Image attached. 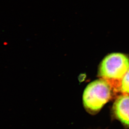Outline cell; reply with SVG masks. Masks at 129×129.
Masks as SVG:
<instances>
[{
	"label": "cell",
	"instance_id": "obj_1",
	"mask_svg": "<svg viewBox=\"0 0 129 129\" xmlns=\"http://www.w3.org/2000/svg\"><path fill=\"white\" fill-rule=\"evenodd\" d=\"M110 84L102 79L92 81L86 86L83 95L84 107L90 114L94 115L111 98Z\"/></svg>",
	"mask_w": 129,
	"mask_h": 129
},
{
	"label": "cell",
	"instance_id": "obj_3",
	"mask_svg": "<svg viewBox=\"0 0 129 129\" xmlns=\"http://www.w3.org/2000/svg\"><path fill=\"white\" fill-rule=\"evenodd\" d=\"M113 117L120 121L126 128H129V95L118 98L112 108Z\"/></svg>",
	"mask_w": 129,
	"mask_h": 129
},
{
	"label": "cell",
	"instance_id": "obj_2",
	"mask_svg": "<svg viewBox=\"0 0 129 129\" xmlns=\"http://www.w3.org/2000/svg\"><path fill=\"white\" fill-rule=\"evenodd\" d=\"M129 69V58L119 53L109 54L104 58L99 67V76L109 81H120Z\"/></svg>",
	"mask_w": 129,
	"mask_h": 129
},
{
	"label": "cell",
	"instance_id": "obj_4",
	"mask_svg": "<svg viewBox=\"0 0 129 129\" xmlns=\"http://www.w3.org/2000/svg\"><path fill=\"white\" fill-rule=\"evenodd\" d=\"M120 82V91L124 93L129 94V69Z\"/></svg>",
	"mask_w": 129,
	"mask_h": 129
}]
</instances>
